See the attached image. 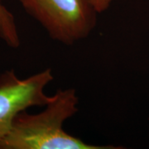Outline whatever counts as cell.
Returning a JSON list of instances; mask_svg holds the SVG:
<instances>
[{
    "instance_id": "2",
    "label": "cell",
    "mask_w": 149,
    "mask_h": 149,
    "mask_svg": "<svg viewBox=\"0 0 149 149\" xmlns=\"http://www.w3.org/2000/svg\"><path fill=\"white\" fill-rule=\"evenodd\" d=\"M55 42L66 46L86 39L97 24L92 0H17Z\"/></svg>"
},
{
    "instance_id": "4",
    "label": "cell",
    "mask_w": 149,
    "mask_h": 149,
    "mask_svg": "<svg viewBox=\"0 0 149 149\" xmlns=\"http://www.w3.org/2000/svg\"><path fill=\"white\" fill-rule=\"evenodd\" d=\"M0 38L11 48H18L21 44L14 16L0 0Z\"/></svg>"
},
{
    "instance_id": "5",
    "label": "cell",
    "mask_w": 149,
    "mask_h": 149,
    "mask_svg": "<svg viewBox=\"0 0 149 149\" xmlns=\"http://www.w3.org/2000/svg\"><path fill=\"white\" fill-rule=\"evenodd\" d=\"M113 0H92L98 13H102L109 9Z\"/></svg>"
},
{
    "instance_id": "3",
    "label": "cell",
    "mask_w": 149,
    "mask_h": 149,
    "mask_svg": "<svg viewBox=\"0 0 149 149\" xmlns=\"http://www.w3.org/2000/svg\"><path fill=\"white\" fill-rule=\"evenodd\" d=\"M54 76L48 68L26 79L17 77L14 70L0 74V140L9 132L17 115L32 107L45 106L51 96L45 89Z\"/></svg>"
},
{
    "instance_id": "1",
    "label": "cell",
    "mask_w": 149,
    "mask_h": 149,
    "mask_svg": "<svg viewBox=\"0 0 149 149\" xmlns=\"http://www.w3.org/2000/svg\"><path fill=\"white\" fill-rule=\"evenodd\" d=\"M74 89L58 90L39 113L17 115L9 132L0 140V149H118L86 143L63 129L64 123L78 112Z\"/></svg>"
}]
</instances>
